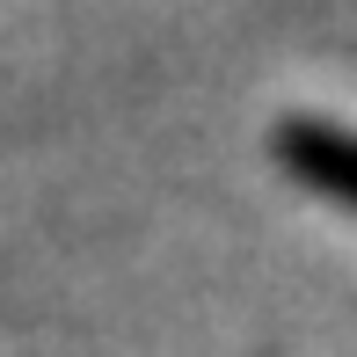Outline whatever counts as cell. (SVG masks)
I'll return each mask as SVG.
<instances>
[{
    "instance_id": "cell-1",
    "label": "cell",
    "mask_w": 357,
    "mask_h": 357,
    "mask_svg": "<svg viewBox=\"0 0 357 357\" xmlns=\"http://www.w3.org/2000/svg\"><path fill=\"white\" fill-rule=\"evenodd\" d=\"M270 153H278V168H284L299 190H314V197L357 212V132H350V124L284 117L278 132H270Z\"/></svg>"
}]
</instances>
